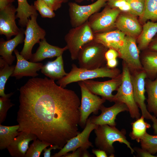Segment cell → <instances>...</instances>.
Listing matches in <instances>:
<instances>
[{"instance_id": "5", "label": "cell", "mask_w": 157, "mask_h": 157, "mask_svg": "<svg viewBox=\"0 0 157 157\" xmlns=\"http://www.w3.org/2000/svg\"><path fill=\"white\" fill-rule=\"evenodd\" d=\"M122 83L114 95L112 102H121L127 106L131 117L136 119L140 117L138 107L134 97L131 74L126 63L122 62Z\"/></svg>"}, {"instance_id": "40", "label": "cell", "mask_w": 157, "mask_h": 157, "mask_svg": "<svg viewBox=\"0 0 157 157\" xmlns=\"http://www.w3.org/2000/svg\"><path fill=\"white\" fill-rule=\"evenodd\" d=\"M87 149H84L79 147L75 151H72L71 153H66L62 157H83L84 151Z\"/></svg>"}, {"instance_id": "8", "label": "cell", "mask_w": 157, "mask_h": 157, "mask_svg": "<svg viewBox=\"0 0 157 157\" xmlns=\"http://www.w3.org/2000/svg\"><path fill=\"white\" fill-rule=\"evenodd\" d=\"M121 12L118 9L106 5L100 12L92 15L88 22L94 33L109 31L115 28L116 19Z\"/></svg>"}, {"instance_id": "10", "label": "cell", "mask_w": 157, "mask_h": 157, "mask_svg": "<svg viewBox=\"0 0 157 157\" xmlns=\"http://www.w3.org/2000/svg\"><path fill=\"white\" fill-rule=\"evenodd\" d=\"M38 16L33 15L31 16L24 31L25 37L24 46L20 54L26 59L31 58L33 48L35 44L39 43L40 40L45 38V30L38 24L37 19Z\"/></svg>"}, {"instance_id": "29", "label": "cell", "mask_w": 157, "mask_h": 157, "mask_svg": "<svg viewBox=\"0 0 157 157\" xmlns=\"http://www.w3.org/2000/svg\"><path fill=\"white\" fill-rule=\"evenodd\" d=\"M142 115L139 118L131 123L132 130L129 135L132 140L140 142L141 138L147 133L146 130L151 127L149 124L145 121Z\"/></svg>"}, {"instance_id": "27", "label": "cell", "mask_w": 157, "mask_h": 157, "mask_svg": "<svg viewBox=\"0 0 157 157\" xmlns=\"http://www.w3.org/2000/svg\"><path fill=\"white\" fill-rule=\"evenodd\" d=\"M146 91L147 94V109L157 117V76L154 80L146 78L145 80Z\"/></svg>"}, {"instance_id": "17", "label": "cell", "mask_w": 157, "mask_h": 157, "mask_svg": "<svg viewBox=\"0 0 157 157\" xmlns=\"http://www.w3.org/2000/svg\"><path fill=\"white\" fill-rule=\"evenodd\" d=\"M126 42L125 51L122 59L126 64L131 74L143 70L136 38L126 35Z\"/></svg>"}, {"instance_id": "30", "label": "cell", "mask_w": 157, "mask_h": 157, "mask_svg": "<svg viewBox=\"0 0 157 157\" xmlns=\"http://www.w3.org/2000/svg\"><path fill=\"white\" fill-rule=\"evenodd\" d=\"M140 19L144 23L149 20L157 21V0H145L144 11Z\"/></svg>"}, {"instance_id": "32", "label": "cell", "mask_w": 157, "mask_h": 157, "mask_svg": "<svg viewBox=\"0 0 157 157\" xmlns=\"http://www.w3.org/2000/svg\"><path fill=\"white\" fill-rule=\"evenodd\" d=\"M141 148L154 155L157 152V134L151 135L147 132L141 138Z\"/></svg>"}, {"instance_id": "48", "label": "cell", "mask_w": 157, "mask_h": 157, "mask_svg": "<svg viewBox=\"0 0 157 157\" xmlns=\"http://www.w3.org/2000/svg\"><path fill=\"white\" fill-rule=\"evenodd\" d=\"M6 62L1 57L0 58V68H2L3 67Z\"/></svg>"}, {"instance_id": "33", "label": "cell", "mask_w": 157, "mask_h": 157, "mask_svg": "<svg viewBox=\"0 0 157 157\" xmlns=\"http://www.w3.org/2000/svg\"><path fill=\"white\" fill-rule=\"evenodd\" d=\"M33 141L27 150L25 157H39L45 148L51 146L49 144L38 138Z\"/></svg>"}, {"instance_id": "26", "label": "cell", "mask_w": 157, "mask_h": 157, "mask_svg": "<svg viewBox=\"0 0 157 157\" xmlns=\"http://www.w3.org/2000/svg\"><path fill=\"white\" fill-rule=\"evenodd\" d=\"M17 1L16 17V18H19V25L23 28L26 27L31 15L38 16V14L34 5H30L27 0H17Z\"/></svg>"}, {"instance_id": "7", "label": "cell", "mask_w": 157, "mask_h": 157, "mask_svg": "<svg viewBox=\"0 0 157 157\" xmlns=\"http://www.w3.org/2000/svg\"><path fill=\"white\" fill-rule=\"evenodd\" d=\"M78 82L81 95L79 107L80 118L79 125L83 128L89 115L92 113L97 114L101 106L106 100L91 92L82 81Z\"/></svg>"}, {"instance_id": "12", "label": "cell", "mask_w": 157, "mask_h": 157, "mask_svg": "<svg viewBox=\"0 0 157 157\" xmlns=\"http://www.w3.org/2000/svg\"><path fill=\"white\" fill-rule=\"evenodd\" d=\"M97 126L92 123L90 118L88 119L82 131L69 140L59 152L51 157H62L68 152L74 151L79 147L85 149H87L90 147H93L92 144L89 141V138L91 132Z\"/></svg>"}, {"instance_id": "3", "label": "cell", "mask_w": 157, "mask_h": 157, "mask_svg": "<svg viewBox=\"0 0 157 157\" xmlns=\"http://www.w3.org/2000/svg\"><path fill=\"white\" fill-rule=\"evenodd\" d=\"M70 72L61 79L58 80L56 83L65 88L68 84L73 82L103 77L111 78L116 77L122 73L118 68H111L105 65L95 69H87L78 67L74 64L72 65Z\"/></svg>"}, {"instance_id": "11", "label": "cell", "mask_w": 157, "mask_h": 157, "mask_svg": "<svg viewBox=\"0 0 157 157\" xmlns=\"http://www.w3.org/2000/svg\"><path fill=\"white\" fill-rule=\"evenodd\" d=\"M105 81H100L91 80L82 81L92 93L100 96L103 99L112 102L114 95L112 92L117 91L121 85L122 79V73L117 76Z\"/></svg>"}, {"instance_id": "46", "label": "cell", "mask_w": 157, "mask_h": 157, "mask_svg": "<svg viewBox=\"0 0 157 157\" xmlns=\"http://www.w3.org/2000/svg\"><path fill=\"white\" fill-rule=\"evenodd\" d=\"M15 0H0V9L5 8L10 4H12Z\"/></svg>"}, {"instance_id": "6", "label": "cell", "mask_w": 157, "mask_h": 157, "mask_svg": "<svg viewBox=\"0 0 157 157\" xmlns=\"http://www.w3.org/2000/svg\"><path fill=\"white\" fill-rule=\"evenodd\" d=\"M94 39V33L88 21L79 26L70 29L65 35L64 39L72 60H77L82 47Z\"/></svg>"}, {"instance_id": "31", "label": "cell", "mask_w": 157, "mask_h": 157, "mask_svg": "<svg viewBox=\"0 0 157 157\" xmlns=\"http://www.w3.org/2000/svg\"><path fill=\"white\" fill-rule=\"evenodd\" d=\"M15 65H9L6 62L4 67L0 69V96L1 97L9 98L13 94L11 92L5 94L4 92L5 87L6 81L10 76L13 74Z\"/></svg>"}, {"instance_id": "9", "label": "cell", "mask_w": 157, "mask_h": 157, "mask_svg": "<svg viewBox=\"0 0 157 157\" xmlns=\"http://www.w3.org/2000/svg\"><path fill=\"white\" fill-rule=\"evenodd\" d=\"M107 0H97L90 4L80 5L75 2L68 3L71 24L75 27L84 23L94 13L107 5Z\"/></svg>"}, {"instance_id": "35", "label": "cell", "mask_w": 157, "mask_h": 157, "mask_svg": "<svg viewBox=\"0 0 157 157\" xmlns=\"http://www.w3.org/2000/svg\"><path fill=\"white\" fill-rule=\"evenodd\" d=\"M15 105L11 102L9 97H0V124L5 120L7 113L9 109Z\"/></svg>"}, {"instance_id": "25", "label": "cell", "mask_w": 157, "mask_h": 157, "mask_svg": "<svg viewBox=\"0 0 157 157\" xmlns=\"http://www.w3.org/2000/svg\"><path fill=\"white\" fill-rule=\"evenodd\" d=\"M157 33V22L148 21L143 25L142 31L137 38L138 46L140 51L147 49Z\"/></svg>"}, {"instance_id": "47", "label": "cell", "mask_w": 157, "mask_h": 157, "mask_svg": "<svg viewBox=\"0 0 157 157\" xmlns=\"http://www.w3.org/2000/svg\"><path fill=\"white\" fill-rule=\"evenodd\" d=\"M151 120L153 122L152 126L154 133L155 135L157 134V119L154 115L152 118Z\"/></svg>"}, {"instance_id": "37", "label": "cell", "mask_w": 157, "mask_h": 157, "mask_svg": "<svg viewBox=\"0 0 157 157\" xmlns=\"http://www.w3.org/2000/svg\"><path fill=\"white\" fill-rule=\"evenodd\" d=\"M131 8L133 15L140 18L144 9L145 0H126Z\"/></svg>"}, {"instance_id": "18", "label": "cell", "mask_w": 157, "mask_h": 157, "mask_svg": "<svg viewBox=\"0 0 157 157\" xmlns=\"http://www.w3.org/2000/svg\"><path fill=\"white\" fill-rule=\"evenodd\" d=\"M136 16L128 13H121L117 17L115 28L126 35L137 38L140 34L142 27Z\"/></svg>"}, {"instance_id": "36", "label": "cell", "mask_w": 157, "mask_h": 157, "mask_svg": "<svg viewBox=\"0 0 157 157\" xmlns=\"http://www.w3.org/2000/svg\"><path fill=\"white\" fill-rule=\"evenodd\" d=\"M107 5L111 7L117 8L122 12L133 14L126 0H107Z\"/></svg>"}, {"instance_id": "21", "label": "cell", "mask_w": 157, "mask_h": 157, "mask_svg": "<svg viewBox=\"0 0 157 157\" xmlns=\"http://www.w3.org/2000/svg\"><path fill=\"white\" fill-rule=\"evenodd\" d=\"M19 33L12 39L5 40L3 38L0 41V55L9 65H12L16 56L12 55L13 51L19 44L24 42L25 30L20 28Z\"/></svg>"}, {"instance_id": "13", "label": "cell", "mask_w": 157, "mask_h": 157, "mask_svg": "<svg viewBox=\"0 0 157 157\" xmlns=\"http://www.w3.org/2000/svg\"><path fill=\"white\" fill-rule=\"evenodd\" d=\"M131 78L134 99L141 110L142 115L145 119L151 120L153 116L148 111L145 103L146 99L145 96V80L147 78L146 74L142 70L131 74Z\"/></svg>"}, {"instance_id": "4", "label": "cell", "mask_w": 157, "mask_h": 157, "mask_svg": "<svg viewBox=\"0 0 157 157\" xmlns=\"http://www.w3.org/2000/svg\"><path fill=\"white\" fill-rule=\"evenodd\" d=\"M108 49L94 40L88 42L82 47L78 54L77 60L79 67L92 69L105 65V54Z\"/></svg>"}, {"instance_id": "1", "label": "cell", "mask_w": 157, "mask_h": 157, "mask_svg": "<svg viewBox=\"0 0 157 157\" xmlns=\"http://www.w3.org/2000/svg\"><path fill=\"white\" fill-rule=\"evenodd\" d=\"M19 91L18 132L33 134L60 149L80 133L81 101L74 91L45 77L29 79Z\"/></svg>"}, {"instance_id": "15", "label": "cell", "mask_w": 157, "mask_h": 157, "mask_svg": "<svg viewBox=\"0 0 157 157\" xmlns=\"http://www.w3.org/2000/svg\"><path fill=\"white\" fill-rule=\"evenodd\" d=\"M16 9L13 3L0 9V34L4 35L7 40L17 35L20 31L15 21Z\"/></svg>"}, {"instance_id": "34", "label": "cell", "mask_w": 157, "mask_h": 157, "mask_svg": "<svg viewBox=\"0 0 157 157\" xmlns=\"http://www.w3.org/2000/svg\"><path fill=\"white\" fill-rule=\"evenodd\" d=\"M33 5L42 17L52 18L55 16L54 11L43 0H36Z\"/></svg>"}, {"instance_id": "49", "label": "cell", "mask_w": 157, "mask_h": 157, "mask_svg": "<svg viewBox=\"0 0 157 157\" xmlns=\"http://www.w3.org/2000/svg\"><path fill=\"white\" fill-rule=\"evenodd\" d=\"M77 3H81L84 0H74Z\"/></svg>"}, {"instance_id": "39", "label": "cell", "mask_w": 157, "mask_h": 157, "mask_svg": "<svg viewBox=\"0 0 157 157\" xmlns=\"http://www.w3.org/2000/svg\"><path fill=\"white\" fill-rule=\"evenodd\" d=\"M118 52L114 49H108L105 54V58L106 61L108 60L117 59L119 57Z\"/></svg>"}, {"instance_id": "45", "label": "cell", "mask_w": 157, "mask_h": 157, "mask_svg": "<svg viewBox=\"0 0 157 157\" xmlns=\"http://www.w3.org/2000/svg\"><path fill=\"white\" fill-rule=\"evenodd\" d=\"M106 63V66L111 68H116L118 64L117 59L107 60Z\"/></svg>"}, {"instance_id": "2", "label": "cell", "mask_w": 157, "mask_h": 157, "mask_svg": "<svg viewBox=\"0 0 157 157\" xmlns=\"http://www.w3.org/2000/svg\"><path fill=\"white\" fill-rule=\"evenodd\" d=\"M96 137L94 144L98 149L105 151L109 157H114L115 152L113 143L116 142L124 143L129 149L131 154L135 151L131 143L126 139V131L124 129L119 130L116 126L109 125H98L94 129Z\"/></svg>"}, {"instance_id": "42", "label": "cell", "mask_w": 157, "mask_h": 157, "mask_svg": "<svg viewBox=\"0 0 157 157\" xmlns=\"http://www.w3.org/2000/svg\"><path fill=\"white\" fill-rule=\"evenodd\" d=\"M50 147L47 149L45 148L44 150V153L43 154L44 157H51V151L52 149H60V148L58 146L56 145H51Z\"/></svg>"}, {"instance_id": "22", "label": "cell", "mask_w": 157, "mask_h": 157, "mask_svg": "<svg viewBox=\"0 0 157 157\" xmlns=\"http://www.w3.org/2000/svg\"><path fill=\"white\" fill-rule=\"evenodd\" d=\"M39 46L36 52L32 54L30 61L37 63L47 58H52L62 55L68 50L66 46L63 48L53 46L49 44L45 38L41 40L39 43Z\"/></svg>"}, {"instance_id": "44", "label": "cell", "mask_w": 157, "mask_h": 157, "mask_svg": "<svg viewBox=\"0 0 157 157\" xmlns=\"http://www.w3.org/2000/svg\"><path fill=\"white\" fill-rule=\"evenodd\" d=\"M147 49L157 51V37L153 38L149 45Z\"/></svg>"}, {"instance_id": "23", "label": "cell", "mask_w": 157, "mask_h": 157, "mask_svg": "<svg viewBox=\"0 0 157 157\" xmlns=\"http://www.w3.org/2000/svg\"><path fill=\"white\" fill-rule=\"evenodd\" d=\"M140 56L143 70L147 78L154 80L157 76V51L147 49Z\"/></svg>"}, {"instance_id": "43", "label": "cell", "mask_w": 157, "mask_h": 157, "mask_svg": "<svg viewBox=\"0 0 157 157\" xmlns=\"http://www.w3.org/2000/svg\"><path fill=\"white\" fill-rule=\"evenodd\" d=\"M92 152L97 157H107L108 156L107 154L105 151L99 149H94L92 150Z\"/></svg>"}, {"instance_id": "24", "label": "cell", "mask_w": 157, "mask_h": 157, "mask_svg": "<svg viewBox=\"0 0 157 157\" xmlns=\"http://www.w3.org/2000/svg\"><path fill=\"white\" fill-rule=\"evenodd\" d=\"M41 71L45 76L54 81L59 80L66 75L67 73L64 69L62 55L57 57L54 60L48 61L43 65Z\"/></svg>"}, {"instance_id": "28", "label": "cell", "mask_w": 157, "mask_h": 157, "mask_svg": "<svg viewBox=\"0 0 157 157\" xmlns=\"http://www.w3.org/2000/svg\"><path fill=\"white\" fill-rule=\"evenodd\" d=\"M19 124L5 126L0 124V149L7 148L14 138L18 134Z\"/></svg>"}, {"instance_id": "14", "label": "cell", "mask_w": 157, "mask_h": 157, "mask_svg": "<svg viewBox=\"0 0 157 157\" xmlns=\"http://www.w3.org/2000/svg\"><path fill=\"white\" fill-rule=\"evenodd\" d=\"M126 35L117 29L109 31L94 33V40L108 49L117 51L119 58L122 59L124 54L126 45Z\"/></svg>"}, {"instance_id": "41", "label": "cell", "mask_w": 157, "mask_h": 157, "mask_svg": "<svg viewBox=\"0 0 157 157\" xmlns=\"http://www.w3.org/2000/svg\"><path fill=\"white\" fill-rule=\"evenodd\" d=\"M135 151L137 152L138 154L140 156L142 157H156L157 156L153 155L146 150L141 148L135 147L134 149Z\"/></svg>"}, {"instance_id": "19", "label": "cell", "mask_w": 157, "mask_h": 157, "mask_svg": "<svg viewBox=\"0 0 157 157\" xmlns=\"http://www.w3.org/2000/svg\"><path fill=\"white\" fill-rule=\"evenodd\" d=\"M14 52L17 59V63L11 76L19 79L24 76L35 77L39 75L37 72L41 70L43 65L42 63L28 61L20 54L17 49Z\"/></svg>"}, {"instance_id": "16", "label": "cell", "mask_w": 157, "mask_h": 157, "mask_svg": "<svg viewBox=\"0 0 157 157\" xmlns=\"http://www.w3.org/2000/svg\"><path fill=\"white\" fill-rule=\"evenodd\" d=\"M100 110L101 111L100 115L98 116L93 115L89 118L91 122L97 125L107 124L112 126H116L115 120L119 113L129 111L127 106L119 102H115L114 105L109 107H106L103 104Z\"/></svg>"}, {"instance_id": "38", "label": "cell", "mask_w": 157, "mask_h": 157, "mask_svg": "<svg viewBox=\"0 0 157 157\" xmlns=\"http://www.w3.org/2000/svg\"><path fill=\"white\" fill-rule=\"evenodd\" d=\"M53 11H56L60 8L62 4L68 0H43Z\"/></svg>"}, {"instance_id": "20", "label": "cell", "mask_w": 157, "mask_h": 157, "mask_svg": "<svg viewBox=\"0 0 157 157\" xmlns=\"http://www.w3.org/2000/svg\"><path fill=\"white\" fill-rule=\"evenodd\" d=\"M37 139L36 136L33 134L19 132L6 149L12 157H25L29 148V142Z\"/></svg>"}]
</instances>
